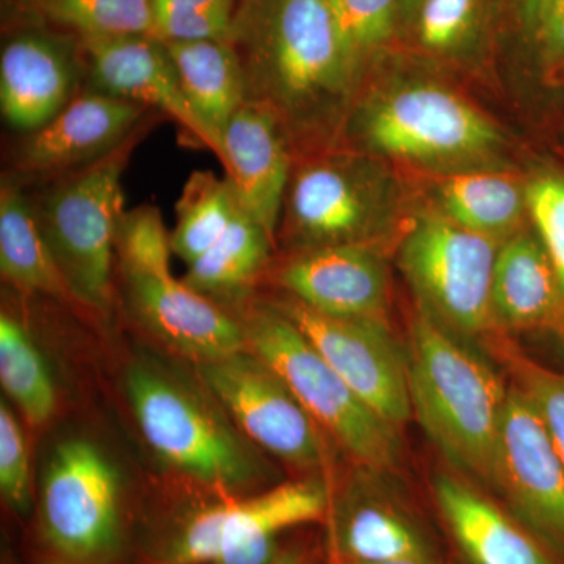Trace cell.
Listing matches in <instances>:
<instances>
[{"label": "cell", "mask_w": 564, "mask_h": 564, "mask_svg": "<svg viewBox=\"0 0 564 564\" xmlns=\"http://www.w3.org/2000/svg\"><path fill=\"white\" fill-rule=\"evenodd\" d=\"M228 41L295 158L339 147L362 77L325 0H239Z\"/></svg>", "instance_id": "1"}, {"label": "cell", "mask_w": 564, "mask_h": 564, "mask_svg": "<svg viewBox=\"0 0 564 564\" xmlns=\"http://www.w3.org/2000/svg\"><path fill=\"white\" fill-rule=\"evenodd\" d=\"M43 564H77V563H73V562H68V560H55V562H47V563H43Z\"/></svg>", "instance_id": "41"}, {"label": "cell", "mask_w": 564, "mask_h": 564, "mask_svg": "<svg viewBox=\"0 0 564 564\" xmlns=\"http://www.w3.org/2000/svg\"><path fill=\"white\" fill-rule=\"evenodd\" d=\"M121 272L129 311L170 350L199 366L247 348L237 314L196 292L172 272Z\"/></svg>", "instance_id": "18"}, {"label": "cell", "mask_w": 564, "mask_h": 564, "mask_svg": "<svg viewBox=\"0 0 564 564\" xmlns=\"http://www.w3.org/2000/svg\"><path fill=\"white\" fill-rule=\"evenodd\" d=\"M140 104L96 90H82L50 122L24 133L11 158L21 184L50 182L106 158L151 117Z\"/></svg>", "instance_id": "14"}, {"label": "cell", "mask_w": 564, "mask_h": 564, "mask_svg": "<svg viewBox=\"0 0 564 564\" xmlns=\"http://www.w3.org/2000/svg\"><path fill=\"white\" fill-rule=\"evenodd\" d=\"M533 33L547 68L564 74V0H545Z\"/></svg>", "instance_id": "36"}, {"label": "cell", "mask_w": 564, "mask_h": 564, "mask_svg": "<svg viewBox=\"0 0 564 564\" xmlns=\"http://www.w3.org/2000/svg\"><path fill=\"white\" fill-rule=\"evenodd\" d=\"M411 2L415 3V6H417L419 0H411Z\"/></svg>", "instance_id": "42"}, {"label": "cell", "mask_w": 564, "mask_h": 564, "mask_svg": "<svg viewBox=\"0 0 564 564\" xmlns=\"http://www.w3.org/2000/svg\"><path fill=\"white\" fill-rule=\"evenodd\" d=\"M339 147L433 174L494 169L505 140L459 93L434 80H403L359 95Z\"/></svg>", "instance_id": "3"}, {"label": "cell", "mask_w": 564, "mask_h": 564, "mask_svg": "<svg viewBox=\"0 0 564 564\" xmlns=\"http://www.w3.org/2000/svg\"><path fill=\"white\" fill-rule=\"evenodd\" d=\"M491 488L564 564V464L543 419L514 383L503 408Z\"/></svg>", "instance_id": "11"}, {"label": "cell", "mask_w": 564, "mask_h": 564, "mask_svg": "<svg viewBox=\"0 0 564 564\" xmlns=\"http://www.w3.org/2000/svg\"><path fill=\"white\" fill-rule=\"evenodd\" d=\"M272 564H303V556L296 549H291V551L280 552Z\"/></svg>", "instance_id": "39"}, {"label": "cell", "mask_w": 564, "mask_h": 564, "mask_svg": "<svg viewBox=\"0 0 564 564\" xmlns=\"http://www.w3.org/2000/svg\"><path fill=\"white\" fill-rule=\"evenodd\" d=\"M415 32L423 50L454 55L473 41L485 17V0H419Z\"/></svg>", "instance_id": "33"}, {"label": "cell", "mask_w": 564, "mask_h": 564, "mask_svg": "<svg viewBox=\"0 0 564 564\" xmlns=\"http://www.w3.org/2000/svg\"><path fill=\"white\" fill-rule=\"evenodd\" d=\"M0 492L17 514H28L32 503L31 463L20 421L6 400L0 403Z\"/></svg>", "instance_id": "35"}, {"label": "cell", "mask_w": 564, "mask_h": 564, "mask_svg": "<svg viewBox=\"0 0 564 564\" xmlns=\"http://www.w3.org/2000/svg\"><path fill=\"white\" fill-rule=\"evenodd\" d=\"M430 196L434 210L467 231L502 243L525 228V181L494 169L433 174Z\"/></svg>", "instance_id": "23"}, {"label": "cell", "mask_w": 564, "mask_h": 564, "mask_svg": "<svg viewBox=\"0 0 564 564\" xmlns=\"http://www.w3.org/2000/svg\"><path fill=\"white\" fill-rule=\"evenodd\" d=\"M162 120L166 118L155 111L117 150L47 182L46 192L33 202L74 302L91 313H109L113 302L117 232L126 210L122 176L133 151Z\"/></svg>", "instance_id": "6"}, {"label": "cell", "mask_w": 564, "mask_h": 564, "mask_svg": "<svg viewBox=\"0 0 564 564\" xmlns=\"http://www.w3.org/2000/svg\"><path fill=\"white\" fill-rule=\"evenodd\" d=\"M163 43L188 106L223 144L229 121L247 102V85L236 51L228 40Z\"/></svg>", "instance_id": "25"}, {"label": "cell", "mask_w": 564, "mask_h": 564, "mask_svg": "<svg viewBox=\"0 0 564 564\" xmlns=\"http://www.w3.org/2000/svg\"><path fill=\"white\" fill-rule=\"evenodd\" d=\"M0 274L17 291L76 304L41 231L35 204L9 174L0 185Z\"/></svg>", "instance_id": "24"}, {"label": "cell", "mask_w": 564, "mask_h": 564, "mask_svg": "<svg viewBox=\"0 0 564 564\" xmlns=\"http://www.w3.org/2000/svg\"><path fill=\"white\" fill-rule=\"evenodd\" d=\"M402 185L383 159L337 147L299 155L282 203L276 242L291 251L372 243L406 225Z\"/></svg>", "instance_id": "5"}, {"label": "cell", "mask_w": 564, "mask_h": 564, "mask_svg": "<svg viewBox=\"0 0 564 564\" xmlns=\"http://www.w3.org/2000/svg\"><path fill=\"white\" fill-rule=\"evenodd\" d=\"M274 247L273 237L240 209L220 240L187 265L182 281L231 310L250 300L272 265Z\"/></svg>", "instance_id": "26"}, {"label": "cell", "mask_w": 564, "mask_h": 564, "mask_svg": "<svg viewBox=\"0 0 564 564\" xmlns=\"http://www.w3.org/2000/svg\"><path fill=\"white\" fill-rule=\"evenodd\" d=\"M242 323L248 350L280 375L315 423L359 467L388 473L400 459L395 426L375 413L326 362L302 329L272 302L231 307Z\"/></svg>", "instance_id": "7"}, {"label": "cell", "mask_w": 564, "mask_h": 564, "mask_svg": "<svg viewBox=\"0 0 564 564\" xmlns=\"http://www.w3.org/2000/svg\"><path fill=\"white\" fill-rule=\"evenodd\" d=\"M527 212L554 262L564 296V174L541 172L525 181Z\"/></svg>", "instance_id": "34"}, {"label": "cell", "mask_w": 564, "mask_h": 564, "mask_svg": "<svg viewBox=\"0 0 564 564\" xmlns=\"http://www.w3.org/2000/svg\"><path fill=\"white\" fill-rule=\"evenodd\" d=\"M0 384L31 425L50 422L57 408V389L46 359L24 323L0 315Z\"/></svg>", "instance_id": "29"}, {"label": "cell", "mask_w": 564, "mask_h": 564, "mask_svg": "<svg viewBox=\"0 0 564 564\" xmlns=\"http://www.w3.org/2000/svg\"><path fill=\"white\" fill-rule=\"evenodd\" d=\"M199 380L256 447L300 470L322 469L326 459L321 426L280 375L245 348L199 364Z\"/></svg>", "instance_id": "10"}, {"label": "cell", "mask_w": 564, "mask_h": 564, "mask_svg": "<svg viewBox=\"0 0 564 564\" xmlns=\"http://www.w3.org/2000/svg\"><path fill=\"white\" fill-rule=\"evenodd\" d=\"M486 345L511 375V383L529 397L564 464V372H556L533 361L511 344L507 336L494 334L486 340Z\"/></svg>", "instance_id": "30"}, {"label": "cell", "mask_w": 564, "mask_h": 564, "mask_svg": "<svg viewBox=\"0 0 564 564\" xmlns=\"http://www.w3.org/2000/svg\"><path fill=\"white\" fill-rule=\"evenodd\" d=\"M494 334L554 329L564 340V296L554 262L533 228L500 243L491 282Z\"/></svg>", "instance_id": "22"}, {"label": "cell", "mask_w": 564, "mask_h": 564, "mask_svg": "<svg viewBox=\"0 0 564 564\" xmlns=\"http://www.w3.org/2000/svg\"><path fill=\"white\" fill-rule=\"evenodd\" d=\"M272 303L375 413L397 430L413 417L406 348L397 343L389 323L333 317L288 295Z\"/></svg>", "instance_id": "12"}, {"label": "cell", "mask_w": 564, "mask_h": 564, "mask_svg": "<svg viewBox=\"0 0 564 564\" xmlns=\"http://www.w3.org/2000/svg\"><path fill=\"white\" fill-rule=\"evenodd\" d=\"M242 209L228 177L210 170H196L176 203V226L172 237L173 254L191 265L220 240Z\"/></svg>", "instance_id": "28"}, {"label": "cell", "mask_w": 564, "mask_h": 564, "mask_svg": "<svg viewBox=\"0 0 564 564\" xmlns=\"http://www.w3.org/2000/svg\"><path fill=\"white\" fill-rule=\"evenodd\" d=\"M239 0H152L155 24L170 18L234 13Z\"/></svg>", "instance_id": "37"}, {"label": "cell", "mask_w": 564, "mask_h": 564, "mask_svg": "<svg viewBox=\"0 0 564 564\" xmlns=\"http://www.w3.org/2000/svg\"><path fill=\"white\" fill-rule=\"evenodd\" d=\"M333 564H436V560H399V562H386V563H345V562H333Z\"/></svg>", "instance_id": "40"}, {"label": "cell", "mask_w": 564, "mask_h": 564, "mask_svg": "<svg viewBox=\"0 0 564 564\" xmlns=\"http://www.w3.org/2000/svg\"><path fill=\"white\" fill-rule=\"evenodd\" d=\"M332 497L321 478H304L256 496L210 505L184 522L166 547L163 562L212 564L237 549L278 544L284 530L326 518Z\"/></svg>", "instance_id": "13"}, {"label": "cell", "mask_w": 564, "mask_h": 564, "mask_svg": "<svg viewBox=\"0 0 564 564\" xmlns=\"http://www.w3.org/2000/svg\"><path fill=\"white\" fill-rule=\"evenodd\" d=\"M272 278L285 295L317 313L389 323L391 273L381 245L291 251Z\"/></svg>", "instance_id": "17"}, {"label": "cell", "mask_w": 564, "mask_h": 564, "mask_svg": "<svg viewBox=\"0 0 564 564\" xmlns=\"http://www.w3.org/2000/svg\"><path fill=\"white\" fill-rule=\"evenodd\" d=\"M172 237L162 212L151 204L124 210L117 232V256L122 270L172 272Z\"/></svg>", "instance_id": "32"}, {"label": "cell", "mask_w": 564, "mask_h": 564, "mask_svg": "<svg viewBox=\"0 0 564 564\" xmlns=\"http://www.w3.org/2000/svg\"><path fill=\"white\" fill-rule=\"evenodd\" d=\"M225 176L240 206L276 242L282 203L295 162L280 120L263 106L245 102L223 133Z\"/></svg>", "instance_id": "20"}, {"label": "cell", "mask_w": 564, "mask_h": 564, "mask_svg": "<svg viewBox=\"0 0 564 564\" xmlns=\"http://www.w3.org/2000/svg\"><path fill=\"white\" fill-rule=\"evenodd\" d=\"M85 79L79 41L32 24L9 28L0 51V111L14 131L43 128Z\"/></svg>", "instance_id": "16"}, {"label": "cell", "mask_w": 564, "mask_h": 564, "mask_svg": "<svg viewBox=\"0 0 564 564\" xmlns=\"http://www.w3.org/2000/svg\"><path fill=\"white\" fill-rule=\"evenodd\" d=\"M350 51L356 68L367 66L392 39L399 0H325Z\"/></svg>", "instance_id": "31"}, {"label": "cell", "mask_w": 564, "mask_h": 564, "mask_svg": "<svg viewBox=\"0 0 564 564\" xmlns=\"http://www.w3.org/2000/svg\"><path fill=\"white\" fill-rule=\"evenodd\" d=\"M13 24H32L77 41L155 36L152 0H7Z\"/></svg>", "instance_id": "27"}, {"label": "cell", "mask_w": 564, "mask_h": 564, "mask_svg": "<svg viewBox=\"0 0 564 564\" xmlns=\"http://www.w3.org/2000/svg\"><path fill=\"white\" fill-rule=\"evenodd\" d=\"M381 473L359 467L329 505L333 562L436 560L433 545L406 507L381 484Z\"/></svg>", "instance_id": "19"}, {"label": "cell", "mask_w": 564, "mask_h": 564, "mask_svg": "<svg viewBox=\"0 0 564 564\" xmlns=\"http://www.w3.org/2000/svg\"><path fill=\"white\" fill-rule=\"evenodd\" d=\"M124 383L141 436L174 470L228 494L269 481L272 474L258 447L207 389L148 361L133 362Z\"/></svg>", "instance_id": "4"}, {"label": "cell", "mask_w": 564, "mask_h": 564, "mask_svg": "<svg viewBox=\"0 0 564 564\" xmlns=\"http://www.w3.org/2000/svg\"><path fill=\"white\" fill-rule=\"evenodd\" d=\"M500 243L467 231L433 207L400 232L397 262L419 313L464 344L492 336L491 282Z\"/></svg>", "instance_id": "8"}, {"label": "cell", "mask_w": 564, "mask_h": 564, "mask_svg": "<svg viewBox=\"0 0 564 564\" xmlns=\"http://www.w3.org/2000/svg\"><path fill=\"white\" fill-rule=\"evenodd\" d=\"M545 0H521L522 17H524L527 28H533L540 18Z\"/></svg>", "instance_id": "38"}, {"label": "cell", "mask_w": 564, "mask_h": 564, "mask_svg": "<svg viewBox=\"0 0 564 564\" xmlns=\"http://www.w3.org/2000/svg\"><path fill=\"white\" fill-rule=\"evenodd\" d=\"M406 355L413 417L456 474L491 488L510 386L473 345L419 311Z\"/></svg>", "instance_id": "2"}, {"label": "cell", "mask_w": 564, "mask_h": 564, "mask_svg": "<svg viewBox=\"0 0 564 564\" xmlns=\"http://www.w3.org/2000/svg\"><path fill=\"white\" fill-rule=\"evenodd\" d=\"M434 500L466 564H562L507 508L459 474H440Z\"/></svg>", "instance_id": "21"}, {"label": "cell", "mask_w": 564, "mask_h": 564, "mask_svg": "<svg viewBox=\"0 0 564 564\" xmlns=\"http://www.w3.org/2000/svg\"><path fill=\"white\" fill-rule=\"evenodd\" d=\"M40 525L46 543L77 564L110 562L121 545V478L91 441H63L40 486Z\"/></svg>", "instance_id": "9"}, {"label": "cell", "mask_w": 564, "mask_h": 564, "mask_svg": "<svg viewBox=\"0 0 564 564\" xmlns=\"http://www.w3.org/2000/svg\"><path fill=\"white\" fill-rule=\"evenodd\" d=\"M88 90L140 104L172 120L184 143L225 162L220 141L199 121L182 93L165 43L150 35L79 41Z\"/></svg>", "instance_id": "15"}]
</instances>
